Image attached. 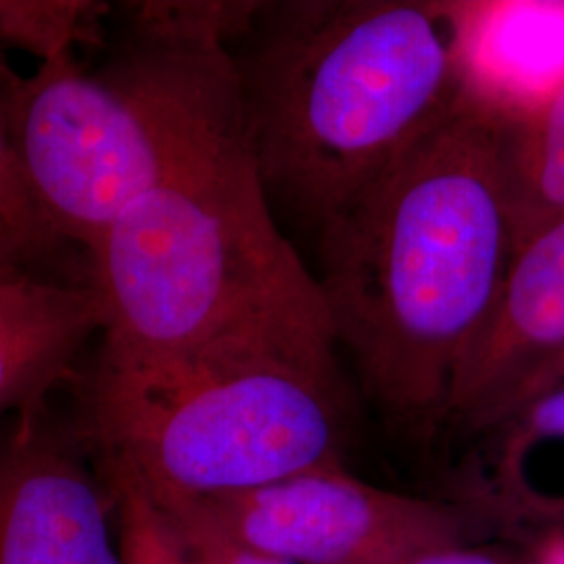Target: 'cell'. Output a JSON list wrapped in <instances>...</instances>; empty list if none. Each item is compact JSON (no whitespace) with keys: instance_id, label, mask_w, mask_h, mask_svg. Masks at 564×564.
I'll return each mask as SVG.
<instances>
[{"instance_id":"6da1fadb","label":"cell","mask_w":564,"mask_h":564,"mask_svg":"<svg viewBox=\"0 0 564 564\" xmlns=\"http://www.w3.org/2000/svg\"><path fill=\"white\" fill-rule=\"evenodd\" d=\"M508 121L466 93L318 228L337 347L393 423H447L454 387L514 251Z\"/></svg>"},{"instance_id":"7a4b0ae2","label":"cell","mask_w":564,"mask_h":564,"mask_svg":"<svg viewBox=\"0 0 564 564\" xmlns=\"http://www.w3.org/2000/svg\"><path fill=\"white\" fill-rule=\"evenodd\" d=\"M253 4H128L93 63L63 53L25 78L0 57V120L21 172L82 256L132 203L245 141L230 44Z\"/></svg>"},{"instance_id":"3957f363","label":"cell","mask_w":564,"mask_h":564,"mask_svg":"<svg viewBox=\"0 0 564 564\" xmlns=\"http://www.w3.org/2000/svg\"><path fill=\"white\" fill-rule=\"evenodd\" d=\"M230 48L268 202L316 230L463 93L449 2H256Z\"/></svg>"},{"instance_id":"277c9868","label":"cell","mask_w":564,"mask_h":564,"mask_svg":"<svg viewBox=\"0 0 564 564\" xmlns=\"http://www.w3.org/2000/svg\"><path fill=\"white\" fill-rule=\"evenodd\" d=\"M84 258L102 310L95 370L245 343L337 347L323 291L282 235L247 141L132 203Z\"/></svg>"},{"instance_id":"5b68a950","label":"cell","mask_w":564,"mask_h":564,"mask_svg":"<svg viewBox=\"0 0 564 564\" xmlns=\"http://www.w3.org/2000/svg\"><path fill=\"white\" fill-rule=\"evenodd\" d=\"M76 429L147 489L205 502L343 464L349 398L337 347L245 343L142 370L93 368Z\"/></svg>"},{"instance_id":"8992f818","label":"cell","mask_w":564,"mask_h":564,"mask_svg":"<svg viewBox=\"0 0 564 564\" xmlns=\"http://www.w3.org/2000/svg\"><path fill=\"white\" fill-rule=\"evenodd\" d=\"M242 544L289 564H410L460 545L458 506L366 484L343 464L197 502Z\"/></svg>"},{"instance_id":"52a82bcc","label":"cell","mask_w":564,"mask_h":564,"mask_svg":"<svg viewBox=\"0 0 564 564\" xmlns=\"http://www.w3.org/2000/svg\"><path fill=\"white\" fill-rule=\"evenodd\" d=\"M46 403L0 423V564H123L116 498Z\"/></svg>"},{"instance_id":"ba28073f","label":"cell","mask_w":564,"mask_h":564,"mask_svg":"<svg viewBox=\"0 0 564 564\" xmlns=\"http://www.w3.org/2000/svg\"><path fill=\"white\" fill-rule=\"evenodd\" d=\"M564 347V216L512 251L491 316L454 387L447 423L473 429Z\"/></svg>"},{"instance_id":"9c48e42d","label":"cell","mask_w":564,"mask_h":564,"mask_svg":"<svg viewBox=\"0 0 564 564\" xmlns=\"http://www.w3.org/2000/svg\"><path fill=\"white\" fill-rule=\"evenodd\" d=\"M463 90L508 123L564 78V2H449Z\"/></svg>"},{"instance_id":"30bf717a","label":"cell","mask_w":564,"mask_h":564,"mask_svg":"<svg viewBox=\"0 0 564 564\" xmlns=\"http://www.w3.org/2000/svg\"><path fill=\"white\" fill-rule=\"evenodd\" d=\"M101 328V302L90 282L0 279V423L46 403Z\"/></svg>"},{"instance_id":"8fae6325","label":"cell","mask_w":564,"mask_h":564,"mask_svg":"<svg viewBox=\"0 0 564 564\" xmlns=\"http://www.w3.org/2000/svg\"><path fill=\"white\" fill-rule=\"evenodd\" d=\"M463 466L473 508L517 527H564V389L540 395L477 431Z\"/></svg>"},{"instance_id":"7c38bea8","label":"cell","mask_w":564,"mask_h":564,"mask_svg":"<svg viewBox=\"0 0 564 564\" xmlns=\"http://www.w3.org/2000/svg\"><path fill=\"white\" fill-rule=\"evenodd\" d=\"M506 167L517 247L564 216V78L533 111L508 123Z\"/></svg>"},{"instance_id":"4fadbf2b","label":"cell","mask_w":564,"mask_h":564,"mask_svg":"<svg viewBox=\"0 0 564 564\" xmlns=\"http://www.w3.org/2000/svg\"><path fill=\"white\" fill-rule=\"evenodd\" d=\"M0 247L41 276H65V256L74 249L61 239L34 199L20 160L0 120Z\"/></svg>"},{"instance_id":"5bb4252c","label":"cell","mask_w":564,"mask_h":564,"mask_svg":"<svg viewBox=\"0 0 564 564\" xmlns=\"http://www.w3.org/2000/svg\"><path fill=\"white\" fill-rule=\"evenodd\" d=\"M102 466L116 498L123 564H193L147 487L120 464L102 460Z\"/></svg>"},{"instance_id":"9a60e30c","label":"cell","mask_w":564,"mask_h":564,"mask_svg":"<svg viewBox=\"0 0 564 564\" xmlns=\"http://www.w3.org/2000/svg\"><path fill=\"white\" fill-rule=\"evenodd\" d=\"M158 506L162 508L167 523L176 533L186 556L193 564H289L272 558L263 552L239 542L228 531H224L202 506L147 489Z\"/></svg>"},{"instance_id":"2e32d148","label":"cell","mask_w":564,"mask_h":564,"mask_svg":"<svg viewBox=\"0 0 564 564\" xmlns=\"http://www.w3.org/2000/svg\"><path fill=\"white\" fill-rule=\"evenodd\" d=\"M561 389H564V347L514 384L505 398L470 429V433H477L487 424L496 423L498 419L521 408L523 403L531 402L545 393H552V391H561Z\"/></svg>"},{"instance_id":"e0dca14e","label":"cell","mask_w":564,"mask_h":564,"mask_svg":"<svg viewBox=\"0 0 564 564\" xmlns=\"http://www.w3.org/2000/svg\"><path fill=\"white\" fill-rule=\"evenodd\" d=\"M410 564H508L498 556H491L481 550H470L466 545H449L435 552H429L419 556Z\"/></svg>"},{"instance_id":"ac0fdd59","label":"cell","mask_w":564,"mask_h":564,"mask_svg":"<svg viewBox=\"0 0 564 564\" xmlns=\"http://www.w3.org/2000/svg\"><path fill=\"white\" fill-rule=\"evenodd\" d=\"M535 564H564V527L542 533L535 547Z\"/></svg>"},{"instance_id":"d6986e66","label":"cell","mask_w":564,"mask_h":564,"mask_svg":"<svg viewBox=\"0 0 564 564\" xmlns=\"http://www.w3.org/2000/svg\"><path fill=\"white\" fill-rule=\"evenodd\" d=\"M20 274H30V272L4 247H0V279L20 276Z\"/></svg>"}]
</instances>
